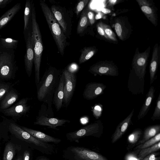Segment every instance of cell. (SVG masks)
I'll list each match as a JSON object with an SVG mask.
<instances>
[{
    "label": "cell",
    "instance_id": "25",
    "mask_svg": "<svg viewBox=\"0 0 160 160\" xmlns=\"http://www.w3.org/2000/svg\"><path fill=\"white\" fill-rule=\"evenodd\" d=\"M97 49L95 47H86L81 50L79 59L80 64L84 63L91 58L96 52Z\"/></svg>",
    "mask_w": 160,
    "mask_h": 160
},
{
    "label": "cell",
    "instance_id": "29",
    "mask_svg": "<svg viewBox=\"0 0 160 160\" xmlns=\"http://www.w3.org/2000/svg\"><path fill=\"white\" fill-rule=\"evenodd\" d=\"M15 84L0 80V103L8 93L14 88Z\"/></svg>",
    "mask_w": 160,
    "mask_h": 160
},
{
    "label": "cell",
    "instance_id": "2",
    "mask_svg": "<svg viewBox=\"0 0 160 160\" xmlns=\"http://www.w3.org/2000/svg\"><path fill=\"white\" fill-rule=\"evenodd\" d=\"M150 51L149 46L144 52H140L137 48L132 59L128 82V88L132 94H143L146 67Z\"/></svg>",
    "mask_w": 160,
    "mask_h": 160
},
{
    "label": "cell",
    "instance_id": "40",
    "mask_svg": "<svg viewBox=\"0 0 160 160\" xmlns=\"http://www.w3.org/2000/svg\"><path fill=\"white\" fill-rule=\"evenodd\" d=\"M88 16L89 22L91 24H93L95 21V16L93 13L91 11H88Z\"/></svg>",
    "mask_w": 160,
    "mask_h": 160
},
{
    "label": "cell",
    "instance_id": "35",
    "mask_svg": "<svg viewBox=\"0 0 160 160\" xmlns=\"http://www.w3.org/2000/svg\"><path fill=\"white\" fill-rule=\"evenodd\" d=\"M141 134L142 131L141 129H137L135 130L128 136V141L131 144L136 143L140 138Z\"/></svg>",
    "mask_w": 160,
    "mask_h": 160
},
{
    "label": "cell",
    "instance_id": "43",
    "mask_svg": "<svg viewBox=\"0 0 160 160\" xmlns=\"http://www.w3.org/2000/svg\"><path fill=\"white\" fill-rule=\"evenodd\" d=\"M119 1L117 0H109L108 1L107 5L109 7H112Z\"/></svg>",
    "mask_w": 160,
    "mask_h": 160
},
{
    "label": "cell",
    "instance_id": "21",
    "mask_svg": "<svg viewBox=\"0 0 160 160\" xmlns=\"http://www.w3.org/2000/svg\"><path fill=\"white\" fill-rule=\"evenodd\" d=\"M19 93L14 88L7 94L0 103V112L8 109L14 104L18 100Z\"/></svg>",
    "mask_w": 160,
    "mask_h": 160
},
{
    "label": "cell",
    "instance_id": "18",
    "mask_svg": "<svg viewBox=\"0 0 160 160\" xmlns=\"http://www.w3.org/2000/svg\"><path fill=\"white\" fill-rule=\"evenodd\" d=\"M134 112L133 109L129 115L122 121L118 125L112 135V142L114 143L118 140L125 133L132 123V118Z\"/></svg>",
    "mask_w": 160,
    "mask_h": 160
},
{
    "label": "cell",
    "instance_id": "4",
    "mask_svg": "<svg viewBox=\"0 0 160 160\" xmlns=\"http://www.w3.org/2000/svg\"><path fill=\"white\" fill-rule=\"evenodd\" d=\"M40 5L58 51L63 56L67 44L66 37L47 4L40 0Z\"/></svg>",
    "mask_w": 160,
    "mask_h": 160
},
{
    "label": "cell",
    "instance_id": "8",
    "mask_svg": "<svg viewBox=\"0 0 160 160\" xmlns=\"http://www.w3.org/2000/svg\"><path fill=\"white\" fill-rule=\"evenodd\" d=\"M6 120L8 131L18 138L43 148H46L48 147V144L39 141L25 131L13 121L7 118Z\"/></svg>",
    "mask_w": 160,
    "mask_h": 160
},
{
    "label": "cell",
    "instance_id": "45",
    "mask_svg": "<svg viewBox=\"0 0 160 160\" xmlns=\"http://www.w3.org/2000/svg\"><path fill=\"white\" fill-rule=\"evenodd\" d=\"M101 12L105 14L110 13L111 12V10L108 8H103L101 9Z\"/></svg>",
    "mask_w": 160,
    "mask_h": 160
},
{
    "label": "cell",
    "instance_id": "19",
    "mask_svg": "<svg viewBox=\"0 0 160 160\" xmlns=\"http://www.w3.org/2000/svg\"><path fill=\"white\" fill-rule=\"evenodd\" d=\"M64 83V77L62 73L60 77L58 85L55 89L53 98L52 104L54 105L57 111H59L62 107Z\"/></svg>",
    "mask_w": 160,
    "mask_h": 160
},
{
    "label": "cell",
    "instance_id": "22",
    "mask_svg": "<svg viewBox=\"0 0 160 160\" xmlns=\"http://www.w3.org/2000/svg\"><path fill=\"white\" fill-rule=\"evenodd\" d=\"M155 89L154 87L151 86L146 96L145 101L138 116V119L143 118L149 111L154 96Z\"/></svg>",
    "mask_w": 160,
    "mask_h": 160
},
{
    "label": "cell",
    "instance_id": "6",
    "mask_svg": "<svg viewBox=\"0 0 160 160\" xmlns=\"http://www.w3.org/2000/svg\"><path fill=\"white\" fill-rule=\"evenodd\" d=\"M103 128L102 123L98 120L77 130L67 133L66 137L70 141L78 142L79 139L86 137L99 136L102 132Z\"/></svg>",
    "mask_w": 160,
    "mask_h": 160
},
{
    "label": "cell",
    "instance_id": "39",
    "mask_svg": "<svg viewBox=\"0 0 160 160\" xmlns=\"http://www.w3.org/2000/svg\"><path fill=\"white\" fill-rule=\"evenodd\" d=\"M157 155V153L153 152L147 156L142 160H159L160 157H156Z\"/></svg>",
    "mask_w": 160,
    "mask_h": 160
},
{
    "label": "cell",
    "instance_id": "42",
    "mask_svg": "<svg viewBox=\"0 0 160 160\" xmlns=\"http://www.w3.org/2000/svg\"><path fill=\"white\" fill-rule=\"evenodd\" d=\"M125 160H141L138 157H137L133 154H129L125 157Z\"/></svg>",
    "mask_w": 160,
    "mask_h": 160
},
{
    "label": "cell",
    "instance_id": "32",
    "mask_svg": "<svg viewBox=\"0 0 160 160\" xmlns=\"http://www.w3.org/2000/svg\"><path fill=\"white\" fill-rule=\"evenodd\" d=\"M15 153V150L13 144L11 142L8 143L5 148L3 160H12Z\"/></svg>",
    "mask_w": 160,
    "mask_h": 160
},
{
    "label": "cell",
    "instance_id": "44",
    "mask_svg": "<svg viewBox=\"0 0 160 160\" xmlns=\"http://www.w3.org/2000/svg\"><path fill=\"white\" fill-rule=\"evenodd\" d=\"M30 158V153L28 151H26L24 153L23 160H29Z\"/></svg>",
    "mask_w": 160,
    "mask_h": 160
},
{
    "label": "cell",
    "instance_id": "9",
    "mask_svg": "<svg viewBox=\"0 0 160 160\" xmlns=\"http://www.w3.org/2000/svg\"><path fill=\"white\" fill-rule=\"evenodd\" d=\"M29 100L28 98H22L9 108L0 112L16 122L29 111L31 106L28 103Z\"/></svg>",
    "mask_w": 160,
    "mask_h": 160
},
{
    "label": "cell",
    "instance_id": "33",
    "mask_svg": "<svg viewBox=\"0 0 160 160\" xmlns=\"http://www.w3.org/2000/svg\"><path fill=\"white\" fill-rule=\"evenodd\" d=\"M160 132L137 147L138 148L142 149L151 146L160 141Z\"/></svg>",
    "mask_w": 160,
    "mask_h": 160
},
{
    "label": "cell",
    "instance_id": "10",
    "mask_svg": "<svg viewBox=\"0 0 160 160\" xmlns=\"http://www.w3.org/2000/svg\"><path fill=\"white\" fill-rule=\"evenodd\" d=\"M89 72L95 76H117L119 75L118 68L113 62L108 61H100L91 66Z\"/></svg>",
    "mask_w": 160,
    "mask_h": 160
},
{
    "label": "cell",
    "instance_id": "46",
    "mask_svg": "<svg viewBox=\"0 0 160 160\" xmlns=\"http://www.w3.org/2000/svg\"><path fill=\"white\" fill-rule=\"evenodd\" d=\"M103 14L102 13L99 12L96 15L95 18L96 19H99L102 18L103 17Z\"/></svg>",
    "mask_w": 160,
    "mask_h": 160
},
{
    "label": "cell",
    "instance_id": "47",
    "mask_svg": "<svg viewBox=\"0 0 160 160\" xmlns=\"http://www.w3.org/2000/svg\"><path fill=\"white\" fill-rule=\"evenodd\" d=\"M16 160H22V158L21 157H20L18 158H17Z\"/></svg>",
    "mask_w": 160,
    "mask_h": 160
},
{
    "label": "cell",
    "instance_id": "16",
    "mask_svg": "<svg viewBox=\"0 0 160 160\" xmlns=\"http://www.w3.org/2000/svg\"><path fill=\"white\" fill-rule=\"evenodd\" d=\"M140 8L148 19L155 27L158 24L157 16L154 8L150 1L136 0Z\"/></svg>",
    "mask_w": 160,
    "mask_h": 160
},
{
    "label": "cell",
    "instance_id": "13",
    "mask_svg": "<svg viewBox=\"0 0 160 160\" xmlns=\"http://www.w3.org/2000/svg\"><path fill=\"white\" fill-rule=\"evenodd\" d=\"M114 28L115 32L121 40L127 39L132 33V29L127 18L120 17L116 18L114 21Z\"/></svg>",
    "mask_w": 160,
    "mask_h": 160
},
{
    "label": "cell",
    "instance_id": "48",
    "mask_svg": "<svg viewBox=\"0 0 160 160\" xmlns=\"http://www.w3.org/2000/svg\"></svg>",
    "mask_w": 160,
    "mask_h": 160
},
{
    "label": "cell",
    "instance_id": "14",
    "mask_svg": "<svg viewBox=\"0 0 160 160\" xmlns=\"http://www.w3.org/2000/svg\"><path fill=\"white\" fill-rule=\"evenodd\" d=\"M106 88V85L102 83H88L85 86L82 94L83 97L87 100L95 99L102 94Z\"/></svg>",
    "mask_w": 160,
    "mask_h": 160
},
{
    "label": "cell",
    "instance_id": "3",
    "mask_svg": "<svg viewBox=\"0 0 160 160\" xmlns=\"http://www.w3.org/2000/svg\"><path fill=\"white\" fill-rule=\"evenodd\" d=\"M32 34L33 40L34 51L33 63L35 68V83L37 85L39 82L40 70L42 56L43 50L41 34L37 22L34 3L32 2Z\"/></svg>",
    "mask_w": 160,
    "mask_h": 160
},
{
    "label": "cell",
    "instance_id": "41",
    "mask_svg": "<svg viewBox=\"0 0 160 160\" xmlns=\"http://www.w3.org/2000/svg\"><path fill=\"white\" fill-rule=\"evenodd\" d=\"M13 0H0V9L4 8Z\"/></svg>",
    "mask_w": 160,
    "mask_h": 160
},
{
    "label": "cell",
    "instance_id": "1",
    "mask_svg": "<svg viewBox=\"0 0 160 160\" xmlns=\"http://www.w3.org/2000/svg\"><path fill=\"white\" fill-rule=\"evenodd\" d=\"M61 71L55 68L50 67L45 72L37 85V96L38 100L47 105L46 112L54 117L52 104L53 95L58 85L61 74Z\"/></svg>",
    "mask_w": 160,
    "mask_h": 160
},
{
    "label": "cell",
    "instance_id": "28",
    "mask_svg": "<svg viewBox=\"0 0 160 160\" xmlns=\"http://www.w3.org/2000/svg\"><path fill=\"white\" fill-rule=\"evenodd\" d=\"M32 2L30 0H27L25 3L24 14V31L28 28L30 18L32 13Z\"/></svg>",
    "mask_w": 160,
    "mask_h": 160
},
{
    "label": "cell",
    "instance_id": "12",
    "mask_svg": "<svg viewBox=\"0 0 160 160\" xmlns=\"http://www.w3.org/2000/svg\"><path fill=\"white\" fill-rule=\"evenodd\" d=\"M26 44V52L24 58L26 72L30 77L32 73L34 59L33 40L32 32L28 28L23 32Z\"/></svg>",
    "mask_w": 160,
    "mask_h": 160
},
{
    "label": "cell",
    "instance_id": "7",
    "mask_svg": "<svg viewBox=\"0 0 160 160\" xmlns=\"http://www.w3.org/2000/svg\"><path fill=\"white\" fill-rule=\"evenodd\" d=\"M41 106L36 121L34 122V125L47 126L49 128L58 130L57 127L70 122V121L68 120L59 119L48 115L46 112L47 106L44 104H42Z\"/></svg>",
    "mask_w": 160,
    "mask_h": 160
},
{
    "label": "cell",
    "instance_id": "20",
    "mask_svg": "<svg viewBox=\"0 0 160 160\" xmlns=\"http://www.w3.org/2000/svg\"><path fill=\"white\" fill-rule=\"evenodd\" d=\"M21 127L25 131L42 142L45 143L53 142L55 144H57L59 143L61 141L60 139L56 138L41 132L23 126Z\"/></svg>",
    "mask_w": 160,
    "mask_h": 160
},
{
    "label": "cell",
    "instance_id": "15",
    "mask_svg": "<svg viewBox=\"0 0 160 160\" xmlns=\"http://www.w3.org/2000/svg\"><path fill=\"white\" fill-rule=\"evenodd\" d=\"M71 150L77 158L82 160H108L101 155L82 147H72Z\"/></svg>",
    "mask_w": 160,
    "mask_h": 160
},
{
    "label": "cell",
    "instance_id": "37",
    "mask_svg": "<svg viewBox=\"0 0 160 160\" xmlns=\"http://www.w3.org/2000/svg\"><path fill=\"white\" fill-rule=\"evenodd\" d=\"M89 1V0H82L79 1L76 8V13L77 15H78L83 9Z\"/></svg>",
    "mask_w": 160,
    "mask_h": 160
},
{
    "label": "cell",
    "instance_id": "34",
    "mask_svg": "<svg viewBox=\"0 0 160 160\" xmlns=\"http://www.w3.org/2000/svg\"><path fill=\"white\" fill-rule=\"evenodd\" d=\"M102 25L105 33L108 40L114 42H117L118 40L115 34L112 31L110 26L102 22Z\"/></svg>",
    "mask_w": 160,
    "mask_h": 160
},
{
    "label": "cell",
    "instance_id": "31",
    "mask_svg": "<svg viewBox=\"0 0 160 160\" xmlns=\"http://www.w3.org/2000/svg\"><path fill=\"white\" fill-rule=\"evenodd\" d=\"M160 149L159 141L151 146L141 149L139 153L138 158L142 160L147 156L159 150Z\"/></svg>",
    "mask_w": 160,
    "mask_h": 160
},
{
    "label": "cell",
    "instance_id": "26",
    "mask_svg": "<svg viewBox=\"0 0 160 160\" xmlns=\"http://www.w3.org/2000/svg\"><path fill=\"white\" fill-rule=\"evenodd\" d=\"M88 9L86 8L82 13L77 28V32L78 34L82 33L89 24V22L88 16Z\"/></svg>",
    "mask_w": 160,
    "mask_h": 160
},
{
    "label": "cell",
    "instance_id": "5",
    "mask_svg": "<svg viewBox=\"0 0 160 160\" xmlns=\"http://www.w3.org/2000/svg\"><path fill=\"white\" fill-rule=\"evenodd\" d=\"M15 50L0 47V80L14 79L18 70Z\"/></svg>",
    "mask_w": 160,
    "mask_h": 160
},
{
    "label": "cell",
    "instance_id": "30",
    "mask_svg": "<svg viewBox=\"0 0 160 160\" xmlns=\"http://www.w3.org/2000/svg\"><path fill=\"white\" fill-rule=\"evenodd\" d=\"M51 10L59 25L61 26L63 31L66 33L67 29V24L61 13L54 5L52 6Z\"/></svg>",
    "mask_w": 160,
    "mask_h": 160
},
{
    "label": "cell",
    "instance_id": "38",
    "mask_svg": "<svg viewBox=\"0 0 160 160\" xmlns=\"http://www.w3.org/2000/svg\"><path fill=\"white\" fill-rule=\"evenodd\" d=\"M97 28L98 33L101 36L105 38L108 40V37L106 35L103 28L102 22L98 23L97 25Z\"/></svg>",
    "mask_w": 160,
    "mask_h": 160
},
{
    "label": "cell",
    "instance_id": "17",
    "mask_svg": "<svg viewBox=\"0 0 160 160\" xmlns=\"http://www.w3.org/2000/svg\"><path fill=\"white\" fill-rule=\"evenodd\" d=\"M160 48L158 43L153 47L152 58L149 65L150 83L151 85L156 78V72L160 61Z\"/></svg>",
    "mask_w": 160,
    "mask_h": 160
},
{
    "label": "cell",
    "instance_id": "23",
    "mask_svg": "<svg viewBox=\"0 0 160 160\" xmlns=\"http://www.w3.org/2000/svg\"><path fill=\"white\" fill-rule=\"evenodd\" d=\"M21 8V3H18L7 10L0 17V30L8 24L19 11Z\"/></svg>",
    "mask_w": 160,
    "mask_h": 160
},
{
    "label": "cell",
    "instance_id": "11",
    "mask_svg": "<svg viewBox=\"0 0 160 160\" xmlns=\"http://www.w3.org/2000/svg\"><path fill=\"white\" fill-rule=\"evenodd\" d=\"M62 73L65 78L63 103L64 106L67 108L70 104L75 91L77 76L75 73L67 69H64Z\"/></svg>",
    "mask_w": 160,
    "mask_h": 160
},
{
    "label": "cell",
    "instance_id": "36",
    "mask_svg": "<svg viewBox=\"0 0 160 160\" xmlns=\"http://www.w3.org/2000/svg\"><path fill=\"white\" fill-rule=\"evenodd\" d=\"M151 119L153 121L160 119V93L157 100L155 110Z\"/></svg>",
    "mask_w": 160,
    "mask_h": 160
},
{
    "label": "cell",
    "instance_id": "27",
    "mask_svg": "<svg viewBox=\"0 0 160 160\" xmlns=\"http://www.w3.org/2000/svg\"><path fill=\"white\" fill-rule=\"evenodd\" d=\"M19 42L18 40L11 38H0V47L7 49L15 50Z\"/></svg>",
    "mask_w": 160,
    "mask_h": 160
},
{
    "label": "cell",
    "instance_id": "24",
    "mask_svg": "<svg viewBox=\"0 0 160 160\" xmlns=\"http://www.w3.org/2000/svg\"><path fill=\"white\" fill-rule=\"evenodd\" d=\"M160 132V125H155L147 127L144 130L142 139L139 142L142 144Z\"/></svg>",
    "mask_w": 160,
    "mask_h": 160
}]
</instances>
